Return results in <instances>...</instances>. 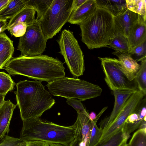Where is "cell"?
Returning <instances> with one entry per match:
<instances>
[{"mask_svg":"<svg viewBox=\"0 0 146 146\" xmlns=\"http://www.w3.org/2000/svg\"><path fill=\"white\" fill-rule=\"evenodd\" d=\"M139 15L127 9L120 14L114 17L116 32L127 38L131 29L138 20Z\"/></svg>","mask_w":146,"mask_h":146,"instance_id":"12","label":"cell"},{"mask_svg":"<svg viewBox=\"0 0 146 146\" xmlns=\"http://www.w3.org/2000/svg\"><path fill=\"white\" fill-rule=\"evenodd\" d=\"M101 61L105 74V81L111 90H136L138 89L134 79L128 80L121 70L118 59L110 58L98 57Z\"/></svg>","mask_w":146,"mask_h":146,"instance_id":"8","label":"cell"},{"mask_svg":"<svg viewBox=\"0 0 146 146\" xmlns=\"http://www.w3.org/2000/svg\"><path fill=\"white\" fill-rule=\"evenodd\" d=\"M53 0H26L27 5L31 7L37 12L36 19H40L50 5Z\"/></svg>","mask_w":146,"mask_h":146,"instance_id":"25","label":"cell"},{"mask_svg":"<svg viewBox=\"0 0 146 146\" xmlns=\"http://www.w3.org/2000/svg\"><path fill=\"white\" fill-rule=\"evenodd\" d=\"M49 145L50 146H64L59 144H49Z\"/></svg>","mask_w":146,"mask_h":146,"instance_id":"42","label":"cell"},{"mask_svg":"<svg viewBox=\"0 0 146 146\" xmlns=\"http://www.w3.org/2000/svg\"><path fill=\"white\" fill-rule=\"evenodd\" d=\"M123 128L105 142L96 146H124L126 145L130 135L125 133Z\"/></svg>","mask_w":146,"mask_h":146,"instance_id":"24","label":"cell"},{"mask_svg":"<svg viewBox=\"0 0 146 146\" xmlns=\"http://www.w3.org/2000/svg\"><path fill=\"white\" fill-rule=\"evenodd\" d=\"M86 1V0H73V11L81 6Z\"/></svg>","mask_w":146,"mask_h":146,"instance_id":"38","label":"cell"},{"mask_svg":"<svg viewBox=\"0 0 146 146\" xmlns=\"http://www.w3.org/2000/svg\"><path fill=\"white\" fill-rule=\"evenodd\" d=\"M127 9L132 12L146 17L145 0H125Z\"/></svg>","mask_w":146,"mask_h":146,"instance_id":"26","label":"cell"},{"mask_svg":"<svg viewBox=\"0 0 146 146\" xmlns=\"http://www.w3.org/2000/svg\"><path fill=\"white\" fill-rule=\"evenodd\" d=\"M128 53L137 62L146 59V40L130 50Z\"/></svg>","mask_w":146,"mask_h":146,"instance_id":"30","label":"cell"},{"mask_svg":"<svg viewBox=\"0 0 146 146\" xmlns=\"http://www.w3.org/2000/svg\"><path fill=\"white\" fill-rule=\"evenodd\" d=\"M140 65L135 79L138 89L146 94V59L142 60Z\"/></svg>","mask_w":146,"mask_h":146,"instance_id":"28","label":"cell"},{"mask_svg":"<svg viewBox=\"0 0 146 146\" xmlns=\"http://www.w3.org/2000/svg\"><path fill=\"white\" fill-rule=\"evenodd\" d=\"M146 17L139 15L127 37L130 50L146 40Z\"/></svg>","mask_w":146,"mask_h":146,"instance_id":"14","label":"cell"},{"mask_svg":"<svg viewBox=\"0 0 146 146\" xmlns=\"http://www.w3.org/2000/svg\"><path fill=\"white\" fill-rule=\"evenodd\" d=\"M67 104L72 106L77 112L82 111L86 110L81 101L74 98H67Z\"/></svg>","mask_w":146,"mask_h":146,"instance_id":"34","label":"cell"},{"mask_svg":"<svg viewBox=\"0 0 146 146\" xmlns=\"http://www.w3.org/2000/svg\"><path fill=\"white\" fill-rule=\"evenodd\" d=\"M24 142L20 138L10 136L7 135L5 136L4 141L0 144V146H17Z\"/></svg>","mask_w":146,"mask_h":146,"instance_id":"33","label":"cell"},{"mask_svg":"<svg viewBox=\"0 0 146 146\" xmlns=\"http://www.w3.org/2000/svg\"><path fill=\"white\" fill-rule=\"evenodd\" d=\"M20 138L28 142L38 141L69 146L76 137V125L64 126L41 119L32 118L23 121Z\"/></svg>","mask_w":146,"mask_h":146,"instance_id":"3","label":"cell"},{"mask_svg":"<svg viewBox=\"0 0 146 146\" xmlns=\"http://www.w3.org/2000/svg\"><path fill=\"white\" fill-rule=\"evenodd\" d=\"M89 116L90 119L93 121L95 119L97 115L94 112L92 111L89 114Z\"/></svg>","mask_w":146,"mask_h":146,"instance_id":"41","label":"cell"},{"mask_svg":"<svg viewBox=\"0 0 146 146\" xmlns=\"http://www.w3.org/2000/svg\"><path fill=\"white\" fill-rule=\"evenodd\" d=\"M141 106L137 111L130 115L125 121L123 128L128 135L140 128L142 124L146 122V107Z\"/></svg>","mask_w":146,"mask_h":146,"instance_id":"17","label":"cell"},{"mask_svg":"<svg viewBox=\"0 0 146 146\" xmlns=\"http://www.w3.org/2000/svg\"><path fill=\"white\" fill-rule=\"evenodd\" d=\"M97 7L96 0H86L72 11L68 22L71 24L79 25L92 14Z\"/></svg>","mask_w":146,"mask_h":146,"instance_id":"15","label":"cell"},{"mask_svg":"<svg viewBox=\"0 0 146 146\" xmlns=\"http://www.w3.org/2000/svg\"><path fill=\"white\" fill-rule=\"evenodd\" d=\"M112 54L118 57L121 70L128 80L130 81L134 80L139 69L140 64L128 52L116 51Z\"/></svg>","mask_w":146,"mask_h":146,"instance_id":"13","label":"cell"},{"mask_svg":"<svg viewBox=\"0 0 146 146\" xmlns=\"http://www.w3.org/2000/svg\"><path fill=\"white\" fill-rule=\"evenodd\" d=\"M146 95L139 89L131 94L115 118L103 131L99 141L95 146L105 142L123 127L128 117L137 111L146 102Z\"/></svg>","mask_w":146,"mask_h":146,"instance_id":"9","label":"cell"},{"mask_svg":"<svg viewBox=\"0 0 146 146\" xmlns=\"http://www.w3.org/2000/svg\"><path fill=\"white\" fill-rule=\"evenodd\" d=\"M7 20L0 19V34L4 32L6 30H7Z\"/></svg>","mask_w":146,"mask_h":146,"instance_id":"37","label":"cell"},{"mask_svg":"<svg viewBox=\"0 0 146 146\" xmlns=\"http://www.w3.org/2000/svg\"><path fill=\"white\" fill-rule=\"evenodd\" d=\"M137 90H115L112 91L115 99L113 109L110 115L105 117L99 124L100 126L99 128L102 130L103 132L113 121L124 106L127 100Z\"/></svg>","mask_w":146,"mask_h":146,"instance_id":"11","label":"cell"},{"mask_svg":"<svg viewBox=\"0 0 146 146\" xmlns=\"http://www.w3.org/2000/svg\"><path fill=\"white\" fill-rule=\"evenodd\" d=\"M77 113V119L78 120L81 127V141L85 143L86 145L92 128V121L90 119L89 113L86 110Z\"/></svg>","mask_w":146,"mask_h":146,"instance_id":"22","label":"cell"},{"mask_svg":"<svg viewBox=\"0 0 146 146\" xmlns=\"http://www.w3.org/2000/svg\"><path fill=\"white\" fill-rule=\"evenodd\" d=\"M78 25L82 41L90 49L107 46L117 33L114 17L100 7Z\"/></svg>","mask_w":146,"mask_h":146,"instance_id":"4","label":"cell"},{"mask_svg":"<svg viewBox=\"0 0 146 146\" xmlns=\"http://www.w3.org/2000/svg\"><path fill=\"white\" fill-rule=\"evenodd\" d=\"M27 142L26 146H50L48 143L40 141H33Z\"/></svg>","mask_w":146,"mask_h":146,"instance_id":"36","label":"cell"},{"mask_svg":"<svg viewBox=\"0 0 146 146\" xmlns=\"http://www.w3.org/2000/svg\"><path fill=\"white\" fill-rule=\"evenodd\" d=\"M57 42L71 73L77 77L82 75L85 70L84 55L73 33L64 29Z\"/></svg>","mask_w":146,"mask_h":146,"instance_id":"7","label":"cell"},{"mask_svg":"<svg viewBox=\"0 0 146 146\" xmlns=\"http://www.w3.org/2000/svg\"><path fill=\"white\" fill-rule=\"evenodd\" d=\"M10 75H21L48 83L65 76L63 63L46 55L12 57L3 68Z\"/></svg>","mask_w":146,"mask_h":146,"instance_id":"1","label":"cell"},{"mask_svg":"<svg viewBox=\"0 0 146 146\" xmlns=\"http://www.w3.org/2000/svg\"><path fill=\"white\" fill-rule=\"evenodd\" d=\"M4 137L3 138H2L0 137V144L3 143L4 141Z\"/></svg>","mask_w":146,"mask_h":146,"instance_id":"44","label":"cell"},{"mask_svg":"<svg viewBox=\"0 0 146 146\" xmlns=\"http://www.w3.org/2000/svg\"><path fill=\"white\" fill-rule=\"evenodd\" d=\"M27 27L25 23L18 22L9 27L7 30L12 36L16 37H20L25 33Z\"/></svg>","mask_w":146,"mask_h":146,"instance_id":"32","label":"cell"},{"mask_svg":"<svg viewBox=\"0 0 146 146\" xmlns=\"http://www.w3.org/2000/svg\"><path fill=\"white\" fill-rule=\"evenodd\" d=\"M46 86L53 96L78 99L81 101L98 97L102 91L97 85L66 76L48 83Z\"/></svg>","mask_w":146,"mask_h":146,"instance_id":"5","label":"cell"},{"mask_svg":"<svg viewBox=\"0 0 146 146\" xmlns=\"http://www.w3.org/2000/svg\"><path fill=\"white\" fill-rule=\"evenodd\" d=\"M27 5L26 0H11L0 11V19H10Z\"/></svg>","mask_w":146,"mask_h":146,"instance_id":"21","label":"cell"},{"mask_svg":"<svg viewBox=\"0 0 146 146\" xmlns=\"http://www.w3.org/2000/svg\"><path fill=\"white\" fill-rule=\"evenodd\" d=\"M15 85L17 90L14 93L22 121L39 118L55 103L40 81L25 80L20 81Z\"/></svg>","mask_w":146,"mask_h":146,"instance_id":"2","label":"cell"},{"mask_svg":"<svg viewBox=\"0 0 146 146\" xmlns=\"http://www.w3.org/2000/svg\"><path fill=\"white\" fill-rule=\"evenodd\" d=\"M96 123L94 121H92V128L86 146H95L102 136L103 131L100 128H98Z\"/></svg>","mask_w":146,"mask_h":146,"instance_id":"31","label":"cell"},{"mask_svg":"<svg viewBox=\"0 0 146 146\" xmlns=\"http://www.w3.org/2000/svg\"><path fill=\"white\" fill-rule=\"evenodd\" d=\"M98 7L103 8L114 17L127 9L125 0H96Z\"/></svg>","mask_w":146,"mask_h":146,"instance_id":"20","label":"cell"},{"mask_svg":"<svg viewBox=\"0 0 146 146\" xmlns=\"http://www.w3.org/2000/svg\"><path fill=\"white\" fill-rule=\"evenodd\" d=\"M11 0H0V11Z\"/></svg>","mask_w":146,"mask_h":146,"instance_id":"39","label":"cell"},{"mask_svg":"<svg viewBox=\"0 0 146 146\" xmlns=\"http://www.w3.org/2000/svg\"><path fill=\"white\" fill-rule=\"evenodd\" d=\"M124 146H127V144Z\"/></svg>","mask_w":146,"mask_h":146,"instance_id":"45","label":"cell"},{"mask_svg":"<svg viewBox=\"0 0 146 146\" xmlns=\"http://www.w3.org/2000/svg\"><path fill=\"white\" fill-rule=\"evenodd\" d=\"M81 140V131L80 129H76V137L70 143L69 146H79V143Z\"/></svg>","mask_w":146,"mask_h":146,"instance_id":"35","label":"cell"},{"mask_svg":"<svg viewBox=\"0 0 146 146\" xmlns=\"http://www.w3.org/2000/svg\"><path fill=\"white\" fill-rule=\"evenodd\" d=\"M47 40L36 19L32 24L27 26L25 33L20 37L17 50L22 56L40 55L45 50Z\"/></svg>","mask_w":146,"mask_h":146,"instance_id":"10","label":"cell"},{"mask_svg":"<svg viewBox=\"0 0 146 146\" xmlns=\"http://www.w3.org/2000/svg\"><path fill=\"white\" fill-rule=\"evenodd\" d=\"M127 146H146V129H139L136 131Z\"/></svg>","mask_w":146,"mask_h":146,"instance_id":"29","label":"cell"},{"mask_svg":"<svg viewBox=\"0 0 146 146\" xmlns=\"http://www.w3.org/2000/svg\"><path fill=\"white\" fill-rule=\"evenodd\" d=\"M13 41L4 32L0 34V69H3L13 57Z\"/></svg>","mask_w":146,"mask_h":146,"instance_id":"18","label":"cell"},{"mask_svg":"<svg viewBox=\"0 0 146 146\" xmlns=\"http://www.w3.org/2000/svg\"><path fill=\"white\" fill-rule=\"evenodd\" d=\"M5 95L0 93V108L3 104L5 100Z\"/></svg>","mask_w":146,"mask_h":146,"instance_id":"40","label":"cell"},{"mask_svg":"<svg viewBox=\"0 0 146 146\" xmlns=\"http://www.w3.org/2000/svg\"><path fill=\"white\" fill-rule=\"evenodd\" d=\"M108 46L116 51L128 52L130 50L127 38L117 32L115 36L109 41Z\"/></svg>","mask_w":146,"mask_h":146,"instance_id":"23","label":"cell"},{"mask_svg":"<svg viewBox=\"0 0 146 146\" xmlns=\"http://www.w3.org/2000/svg\"><path fill=\"white\" fill-rule=\"evenodd\" d=\"M36 12L32 7L27 5L10 19L7 24L8 29L18 22L24 23L27 26L32 24L36 20L35 17Z\"/></svg>","mask_w":146,"mask_h":146,"instance_id":"19","label":"cell"},{"mask_svg":"<svg viewBox=\"0 0 146 146\" xmlns=\"http://www.w3.org/2000/svg\"><path fill=\"white\" fill-rule=\"evenodd\" d=\"M73 0H53L50 5L38 20L47 40L52 38L68 21L73 11Z\"/></svg>","mask_w":146,"mask_h":146,"instance_id":"6","label":"cell"},{"mask_svg":"<svg viewBox=\"0 0 146 146\" xmlns=\"http://www.w3.org/2000/svg\"><path fill=\"white\" fill-rule=\"evenodd\" d=\"M27 144V142L24 141L21 144L17 146H26Z\"/></svg>","mask_w":146,"mask_h":146,"instance_id":"43","label":"cell"},{"mask_svg":"<svg viewBox=\"0 0 146 146\" xmlns=\"http://www.w3.org/2000/svg\"><path fill=\"white\" fill-rule=\"evenodd\" d=\"M17 106L10 100H5L0 108V137L3 138L8 133L11 121Z\"/></svg>","mask_w":146,"mask_h":146,"instance_id":"16","label":"cell"},{"mask_svg":"<svg viewBox=\"0 0 146 146\" xmlns=\"http://www.w3.org/2000/svg\"><path fill=\"white\" fill-rule=\"evenodd\" d=\"M15 85L10 75L3 72H0V93L6 95L13 90Z\"/></svg>","mask_w":146,"mask_h":146,"instance_id":"27","label":"cell"}]
</instances>
